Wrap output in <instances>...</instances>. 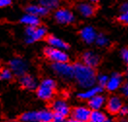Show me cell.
<instances>
[{"label": "cell", "instance_id": "cb8c5ba5", "mask_svg": "<svg viewBox=\"0 0 128 122\" xmlns=\"http://www.w3.org/2000/svg\"><path fill=\"white\" fill-rule=\"evenodd\" d=\"M59 3H60V0H39V4L48 10L56 9L59 6Z\"/></svg>", "mask_w": 128, "mask_h": 122}, {"label": "cell", "instance_id": "4316f807", "mask_svg": "<svg viewBox=\"0 0 128 122\" xmlns=\"http://www.w3.org/2000/svg\"><path fill=\"white\" fill-rule=\"evenodd\" d=\"M108 80H109V76H108L107 74H99V75L97 76L96 82H97L100 86H102V87L104 88V87H106V84H107Z\"/></svg>", "mask_w": 128, "mask_h": 122}, {"label": "cell", "instance_id": "83f0119b", "mask_svg": "<svg viewBox=\"0 0 128 122\" xmlns=\"http://www.w3.org/2000/svg\"><path fill=\"white\" fill-rule=\"evenodd\" d=\"M118 20H120V23H122L124 24H128V11L121 12L120 16L118 17Z\"/></svg>", "mask_w": 128, "mask_h": 122}, {"label": "cell", "instance_id": "4dcf8cb0", "mask_svg": "<svg viewBox=\"0 0 128 122\" xmlns=\"http://www.w3.org/2000/svg\"><path fill=\"white\" fill-rule=\"evenodd\" d=\"M12 0H0V8H5L11 5Z\"/></svg>", "mask_w": 128, "mask_h": 122}, {"label": "cell", "instance_id": "74e56055", "mask_svg": "<svg viewBox=\"0 0 128 122\" xmlns=\"http://www.w3.org/2000/svg\"><path fill=\"white\" fill-rule=\"evenodd\" d=\"M121 122H128V121H127V120H122Z\"/></svg>", "mask_w": 128, "mask_h": 122}, {"label": "cell", "instance_id": "d4e9b609", "mask_svg": "<svg viewBox=\"0 0 128 122\" xmlns=\"http://www.w3.org/2000/svg\"><path fill=\"white\" fill-rule=\"evenodd\" d=\"M95 43L99 47H106L109 45V39L106 35L100 33V34H97V36H96Z\"/></svg>", "mask_w": 128, "mask_h": 122}, {"label": "cell", "instance_id": "ba28073f", "mask_svg": "<svg viewBox=\"0 0 128 122\" xmlns=\"http://www.w3.org/2000/svg\"><path fill=\"white\" fill-rule=\"evenodd\" d=\"M122 106H123V103L121 98L116 95H112L108 99L106 108L108 112H110L111 114H118L120 113V110L121 109Z\"/></svg>", "mask_w": 128, "mask_h": 122}, {"label": "cell", "instance_id": "f546056e", "mask_svg": "<svg viewBox=\"0 0 128 122\" xmlns=\"http://www.w3.org/2000/svg\"><path fill=\"white\" fill-rule=\"evenodd\" d=\"M121 92H122V95L128 99V81L125 82V83L121 86Z\"/></svg>", "mask_w": 128, "mask_h": 122}, {"label": "cell", "instance_id": "f1b7e54d", "mask_svg": "<svg viewBox=\"0 0 128 122\" xmlns=\"http://www.w3.org/2000/svg\"><path fill=\"white\" fill-rule=\"evenodd\" d=\"M120 55H121L122 60L124 61V63L128 65V48L122 49L121 52H120Z\"/></svg>", "mask_w": 128, "mask_h": 122}, {"label": "cell", "instance_id": "484cf974", "mask_svg": "<svg viewBox=\"0 0 128 122\" xmlns=\"http://www.w3.org/2000/svg\"><path fill=\"white\" fill-rule=\"evenodd\" d=\"M13 78V72L9 68H3L0 70V80L2 81H7L11 80Z\"/></svg>", "mask_w": 128, "mask_h": 122}, {"label": "cell", "instance_id": "603a6c76", "mask_svg": "<svg viewBox=\"0 0 128 122\" xmlns=\"http://www.w3.org/2000/svg\"><path fill=\"white\" fill-rule=\"evenodd\" d=\"M39 116V122H52L54 120V111L45 109L38 111Z\"/></svg>", "mask_w": 128, "mask_h": 122}, {"label": "cell", "instance_id": "2e32d148", "mask_svg": "<svg viewBox=\"0 0 128 122\" xmlns=\"http://www.w3.org/2000/svg\"><path fill=\"white\" fill-rule=\"evenodd\" d=\"M25 10H26V13L38 16L39 18L48 15V11H50L46 7L42 6L41 4H31V5H28Z\"/></svg>", "mask_w": 128, "mask_h": 122}, {"label": "cell", "instance_id": "d590c367", "mask_svg": "<svg viewBox=\"0 0 128 122\" xmlns=\"http://www.w3.org/2000/svg\"><path fill=\"white\" fill-rule=\"evenodd\" d=\"M91 3H95V2H97V1H99V0H89Z\"/></svg>", "mask_w": 128, "mask_h": 122}, {"label": "cell", "instance_id": "d6986e66", "mask_svg": "<svg viewBox=\"0 0 128 122\" xmlns=\"http://www.w3.org/2000/svg\"><path fill=\"white\" fill-rule=\"evenodd\" d=\"M47 41H48V45L50 47H54V48L60 49V50H64V51L69 48V45L65 41H63L60 38H58V37H56L54 35L48 36V38H47Z\"/></svg>", "mask_w": 128, "mask_h": 122}, {"label": "cell", "instance_id": "9a60e30c", "mask_svg": "<svg viewBox=\"0 0 128 122\" xmlns=\"http://www.w3.org/2000/svg\"><path fill=\"white\" fill-rule=\"evenodd\" d=\"M105 104H106V98L101 94L95 95L94 97L88 100V107L91 110L101 109L105 106Z\"/></svg>", "mask_w": 128, "mask_h": 122}, {"label": "cell", "instance_id": "9c48e42d", "mask_svg": "<svg viewBox=\"0 0 128 122\" xmlns=\"http://www.w3.org/2000/svg\"><path fill=\"white\" fill-rule=\"evenodd\" d=\"M90 113H91V109L89 107L84 106H76L71 111V115H72L73 118H75L77 120H80L82 122L89 121Z\"/></svg>", "mask_w": 128, "mask_h": 122}, {"label": "cell", "instance_id": "52a82bcc", "mask_svg": "<svg viewBox=\"0 0 128 122\" xmlns=\"http://www.w3.org/2000/svg\"><path fill=\"white\" fill-rule=\"evenodd\" d=\"M56 21L60 24H72L75 21V16L72 12L68 9L60 8L57 9L54 13Z\"/></svg>", "mask_w": 128, "mask_h": 122}, {"label": "cell", "instance_id": "3957f363", "mask_svg": "<svg viewBox=\"0 0 128 122\" xmlns=\"http://www.w3.org/2000/svg\"><path fill=\"white\" fill-rule=\"evenodd\" d=\"M47 36V28L45 26H26L24 40L27 44H32L36 41L44 39Z\"/></svg>", "mask_w": 128, "mask_h": 122}, {"label": "cell", "instance_id": "7c38bea8", "mask_svg": "<svg viewBox=\"0 0 128 122\" xmlns=\"http://www.w3.org/2000/svg\"><path fill=\"white\" fill-rule=\"evenodd\" d=\"M80 34L82 41L88 44H91V43L95 42L96 36H97L95 29L92 26H84V28L80 29Z\"/></svg>", "mask_w": 128, "mask_h": 122}, {"label": "cell", "instance_id": "30bf717a", "mask_svg": "<svg viewBox=\"0 0 128 122\" xmlns=\"http://www.w3.org/2000/svg\"><path fill=\"white\" fill-rule=\"evenodd\" d=\"M122 75L120 73L114 72L109 77V80L106 84V89L109 92H116L122 86Z\"/></svg>", "mask_w": 128, "mask_h": 122}, {"label": "cell", "instance_id": "5bb4252c", "mask_svg": "<svg viewBox=\"0 0 128 122\" xmlns=\"http://www.w3.org/2000/svg\"><path fill=\"white\" fill-rule=\"evenodd\" d=\"M103 92V87L100 86V85H97V86H92V87H89L86 91H82L80 92L78 94V98L80 100H86L88 101L89 99H91L92 97H94L95 95L98 94H101Z\"/></svg>", "mask_w": 128, "mask_h": 122}, {"label": "cell", "instance_id": "ac0fdd59", "mask_svg": "<svg viewBox=\"0 0 128 122\" xmlns=\"http://www.w3.org/2000/svg\"><path fill=\"white\" fill-rule=\"evenodd\" d=\"M78 11L82 17L86 18H89V17L93 16L94 12H95V8L91 3H88V2H82L78 5Z\"/></svg>", "mask_w": 128, "mask_h": 122}, {"label": "cell", "instance_id": "f35d334b", "mask_svg": "<svg viewBox=\"0 0 128 122\" xmlns=\"http://www.w3.org/2000/svg\"><path fill=\"white\" fill-rule=\"evenodd\" d=\"M88 122H89V121H88Z\"/></svg>", "mask_w": 128, "mask_h": 122}, {"label": "cell", "instance_id": "277c9868", "mask_svg": "<svg viewBox=\"0 0 128 122\" xmlns=\"http://www.w3.org/2000/svg\"><path fill=\"white\" fill-rule=\"evenodd\" d=\"M52 69L64 80H72L74 79V65H70L68 62L66 63H52Z\"/></svg>", "mask_w": 128, "mask_h": 122}, {"label": "cell", "instance_id": "44dd1931", "mask_svg": "<svg viewBox=\"0 0 128 122\" xmlns=\"http://www.w3.org/2000/svg\"><path fill=\"white\" fill-rule=\"evenodd\" d=\"M20 122H39L38 111H26L20 115Z\"/></svg>", "mask_w": 128, "mask_h": 122}, {"label": "cell", "instance_id": "8d00e7d4", "mask_svg": "<svg viewBox=\"0 0 128 122\" xmlns=\"http://www.w3.org/2000/svg\"><path fill=\"white\" fill-rule=\"evenodd\" d=\"M104 122H112V120H110V119H108V118H107V119H106V120H105Z\"/></svg>", "mask_w": 128, "mask_h": 122}, {"label": "cell", "instance_id": "4fadbf2b", "mask_svg": "<svg viewBox=\"0 0 128 122\" xmlns=\"http://www.w3.org/2000/svg\"><path fill=\"white\" fill-rule=\"evenodd\" d=\"M82 60V63L84 65L91 66V67H96L100 63L99 56L96 53H94L93 51H88V52L84 53Z\"/></svg>", "mask_w": 128, "mask_h": 122}, {"label": "cell", "instance_id": "836d02e7", "mask_svg": "<svg viewBox=\"0 0 128 122\" xmlns=\"http://www.w3.org/2000/svg\"><path fill=\"white\" fill-rule=\"evenodd\" d=\"M65 122H82L80 120H77V119H75V118H71V119H68V120H66Z\"/></svg>", "mask_w": 128, "mask_h": 122}, {"label": "cell", "instance_id": "5b68a950", "mask_svg": "<svg viewBox=\"0 0 128 122\" xmlns=\"http://www.w3.org/2000/svg\"><path fill=\"white\" fill-rule=\"evenodd\" d=\"M44 54L52 63H66L69 61V56L64 50L54 48L50 46L45 49Z\"/></svg>", "mask_w": 128, "mask_h": 122}, {"label": "cell", "instance_id": "e575fe53", "mask_svg": "<svg viewBox=\"0 0 128 122\" xmlns=\"http://www.w3.org/2000/svg\"><path fill=\"white\" fill-rule=\"evenodd\" d=\"M52 122H65V120H57V119H54Z\"/></svg>", "mask_w": 128, "mask_h": 122}, {"label": "cell", "instance_id": "e0dca14e", "mask_svg": "<svg viewBox=\"0 0 128 122\" xmlns=\"http://www.w3.org/2000/svg\"><path fill=\"white\" fill-rule=\"evenodd\" d=\"M20 85L24 87V89L27 90H36L37 89V81L36 79L30 75V74H24L20 76Z\"/></svg>", "mask_w": 128, "mask_h": 122}, {"label": "cell", "instance_id": "6da1fadb", "mask_svg": "<svg viewBox=\"0 0 128 122\" xmlns=\"http://www.w3.org/2000/svg\"><path fill=\"white\" fill-rule=\"evenodd\" d=\"M74 79L82 88L88 89L94 86L97 79V75L94 67L88 66L84 63H77L74 65Z\"/></svg>", "mask_w": 128, "mask_h": 122}, {"label": "cell", "instance_id": "1f68e13d", "mask_svg": "<svg viewBox=\"0 0 128 122\" xmlns=\"http://www.w3.org/2000/svg\"><path fill=\"white\" fill-rule=\"evenodd\" d=\"M120 114L121 116L125 117L128 115V106H122L121 109L120 110Z\"/></svg>", "mask_w": 128, "mask_h": 122}, {"label": "cell", "instance_id": "ffe728a7", "mask_svg": "<svg viewBox=\"0 0 128 122\" xmlns=\"http://www.w3.org/2000/svg\"><path fill=\"white\" fill-rule=\"evenodd\" d=\"M20 23L25 24L26 26H38L40 25V19L38 16L26 13L24 16L22 17Z\"/></svg>", "mask_w": 128, "mask_h": 122}, {"label": "cell", "instance_id": "7402d4cb", "mask_svg": "<svg viewBox=\"0 0 128 122\" xmlns=\"http://www.w3.org/2000/svg\"><path fill=\"white\" fill-rule=\"evenodd\" d=\"M107 119L106 114L101 111L100 109L97 110H91L90 117H89V122H104Z\"/></svg>", "mask_w": 128, "mask_h": 122}, {"label": "cell", "instance_id": "8992f818", "mask_svg": "<svg viewBox=\"0 0 128 122\" xmlns=\"http://www.w3.org/2000/svg\"><path fill=\"white\" fill-rule=\"evenodd\" d=\"M10 69L16 76H22L26 74L28 69L27 63L20 58H14L10 62Z\"/></svg>", "mask_w": 128, "mask_h": 122}, {"label": "cell", "instance_id": "7a4b0ae2", "mask_svg": "<svg viewBox=\"0 0 128 122\" xmlns=\"http://www.w3.org/2000/svg\"><path fill=\"white\" fill-rule=\"evenodd\" d=\"M56 88V82L52 78H46L41 82V84L36 89V95L40 100L50 101L54 96Z\"/></svg>", "mask_w": 128, "mask_h": 122}, {"label": "cell", "instance_id": "8fae6325", "mask_svg": "<svg viewBox=\"0 0 128 122\" xmlns=\"http://www.w3.org/2000/svg\"><path fill=\"white\" fill-rule=\"evenodd\" d=\"M52 111L54 112H57V113L62 114L65 117L68 116L70 114V112H71L68 104L64 100H60V99L59 100H56L52 104Z\"/></svg>", "mask_w": 128, "mask_h": 122}, {"label": "cell", "instance_id": "d6a6232c", "mask_svg": "<svg viewBox=\"0 0 128 122\" xmlns=\"http://www.w3.org/2000/svg\"><path fill=\"white\" fill-rule=\"evenodd\" d=\"M120 10H121V12L128 11V2H125V3H123V4L121 5V7H120Z\"/></svg>", "mask_w": 128, "mask_h": 122}]
</instances>
